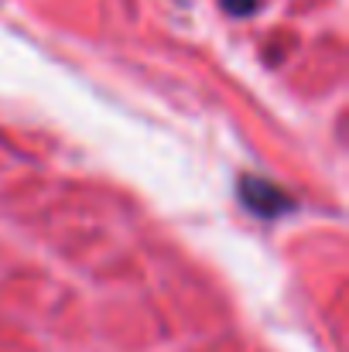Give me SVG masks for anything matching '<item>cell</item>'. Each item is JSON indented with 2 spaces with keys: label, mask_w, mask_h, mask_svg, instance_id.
Listing matches in <instances>:
<instances>
[{
  "label": "cell",
  "mask_w": 349,
  "mask_h": 352,
  "mask_svg": "<svg viewBox=\"0 0 349 352\" xmlns=\"http://www.w3.org/2000/svg\"><path fill=\"white\" fill-rule=\"evenodd\" d=\"M226 7H230L233 14H250L253 7H257V0H223Z\"/></svg>",
  "instance_id": "1"
}]
</instances>
